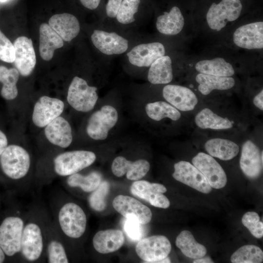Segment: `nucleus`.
Listing matches in <instances>:
<instances>
[{"instance_id":"1","label":"nucleus","mask_w":263,"mask_h":263,"mask_svg":"<svg viewBox=\"0 0 263 263\" xmlns=\"http://www.w3.org/2000/svg\"><path fill=\"white\" fill-rule=\"evenodd\" d=\"M51 218L47 210L40 204L34 205L27 211L21 238L20 262H45L46 234Z\"/></svg>"},{"instance_id":"2","label":"nucleus","mask_w":263,"mask_h":263,"mask_svg":"<svg viewBox=\"0 0 263 263\" xmlns=\"http://www.w3.org/2000/svg\"><path fill=\"white\" fill-rule=\"evenodd\" d=\"M51 207L53 222L68 246L70 240H77L83 236L87 218L80 205L66 200L60 193L53 198Z\"/></svg>"},{"instance_id":"3","label":"nucleus","mask_w":263,"mask_h":263,"mask_svg":"<svg viewBox=\"0 0 263 263\" xmlns=\"http://www.w3.org/2000/svg\"><path fill=\"white\" fill-rule=\"evenodd\" d=\"M31 167L29 153L22 147L10 144L0 155V169L4 176L21 190L28 188L26 179Z\"/></svg>"},{"instance_id":"4","label":"nucleus","mask_w":263,"mask_h":263,"mask_svg":"<svg viewBox=\"0 0 263 263\" xmlns=\"http://www.w3.org/2000/svg\"><path fill=\"white\" fill-rule=\"evenodd\" d=\"M27 211L16 209L0 223V246L6 258L19 261L22 232Z\"/></svg>"},{"instance_id":"5","label":"nucleus","mask_w":263,"mask_h":263,"mask_svg":"<svg viewBox=\"0 0 263 263\" xmlns=\"http://www.w3.org/2000/svg\"><path fill=\"white\" fill-rule=\"evenodd\" d=\"M93 151L77 150L56 155L52 160V172L55 176L67 177L79 172L93 164L96 160Z\"/></svg>"},{"instance_id":"6","label":"nucleus","mask_w":263,"mask_h":263,"mask_svg":"<svg viewBox=\"0 0 263 263\" xmlns=\"http://www.w3.org/2000/svg\"><path fill=\"white\" fill-rule=\"evenodd\" d=\"M97 88L89 86L86 81L75 76L68 88L67 99L75 110L88 112L94 107L98 99Z\"/></svg>"},{"instance_id":"7","label":"nucleus","mask_w":263,"mask_h":263,"mask_svg":"<svg viewBox=\"0 0 263 263\" xmlns=\"http://www.w3.org/2000/svg\"><path fill=\"white\" fill-rule=\"evenodd\" d=\"M242 4L240 0H222L218 4L213 3L206 16L208 26L219 31L228 22L236 20L240 16Z\"/></svg>"},{"instance_id":"8","label":"nucleus","mask_w":263,"mask_h":263,"mask_svg":"<svg viewBox=\"0 0 263 263\" xmlns=\"http://www.w3.org/2000/svg\"><path fill=\"white\" fill-rule=\"evenodd\" d=\"M116 110L112 106L104 105L94 113L89 118L86 132L90 137L96 140H105L109 131L118 120Z\"/></svg>"},{"instance_id":"9","label":"nucleus","mask_w":263,"mask_h":263,"mask_svg":"<svg viewBox=\"0 0 263 263\" xmlns=\"http://www.w3.org/2000/svg\"><path fill=\"white\" fill-rule=\"evenodd\" d=\"M171 249L169 241L163 235L143 238L135 246L138 256L146 263H159L168 256Z\"/></svg>"},{"instance_id":"10","label":"nucleus","mask_w":263,"mask_h":263,"mask_svg":"<svg viewBox=\"0 0 263 263\" xmlns=\"http://www.w3.org/2000/svg\"><path fill=\"white\" fill-rule=\"evenodd\" d=\"M113 206L123 216L141 225L147 224L151 221L152 213L150 209L133 197L118 195L113 199Z\"/></svg>"},{"instance_id":"11","label":"nucleus","mask_w":263,"mask_h":263,"mask_svg":"<svg viewBox=\"0 0 263 263\" xmlns=\"http://www.w3.org/2000/svg\"><path fill=\"white\" fill-rule=\"evenodd\" d=\"M192 163L203 174L211 188L219 189L226 185V174L213 157L204 152H199L192 158Z\"/></svg>"},{"instance_id":"12","label":"nucleus","mask_w":263,"mask_h":263,"mask_svg":"<svg viewBox=\"0 0 263 263\" xmlns=\"http://www.w3.org/2000/svg\"><path fill=\"white\" fill-rule=\"evenodd\" d=\"M172 177L177 181L186 184L203 193L210 192L212 188L203 174L190 163L181 161L174 165Z\"/></svg>"},{"instance_id":"13","label":"nucleus","mask_w":263,"mask_h":263,"mask_svg":"<svg viewBox=\"0 0 263 263\" xmlns=\"http://www.w3.org/2000/svg\"><path fill=\"white\" fill-rule=\"evenodd\" d=\"M68 246L58 231L51 217L47 230L45 262L48 263H69Z\"/></svg>"},{"instance_id":"14","label":"nucleus","mask_w":263,"mask_h":263,"mask_svg":"<svg viewBox=\"0 0 263 263\" xmlns=\"http://www.w3.org/2000/svg\"><path fill=\"white\" fill-rule=\"evenodd\" d=\"M166 191L167 188L164 185L145 180H137L131 187V192L133 195L154 207L162 208H168L170 205L169 200L163 194Z\"/></svg>"},{"instance_id":"15","label":"nucleus","mask_w":263,"mask_h":263,"mask_svg":"<svg viewBox=\"0 0 263 263\" xmlns=\"http://www.w3.org/2000/svg\"><path fill=\"white\" fill-rule=\"evenodd\" d=\"M63 102L48 96L40 97L35 103L32 114L34 124L40 128L45 127L62 113Z\"/></svg>"},{"instance_id":"16","label":"nucleus","mask_w":263,"mask_h":263,"mask_svg":"<svg viewBox=\"0 0 263 263\" xmlns=\"http://www.w3.org/2000/svg\"><path fill=\"white\" fill-rule=\"evenodd\" d=\"M13 45L16 69L21 75L27 76L32 73L36 64V56L32 39L21 36L16 39Z\"/></svg>"},{"instance_id":"17","label":"nucleus","mask_w":263,"mask_h":263,"mask_svg":"<svg viewBox=\"0 0 263 263\" xmlns=\"http://www.w3.org/2000/svg\"><path fill=\"white\" fill-rule=\"evenodd\" d=\"M91 39L94 46L106 55L121 54L127 50L129 46L128 40L114 32L95 30Z\"/></svg>"},{"instance_id":"18","label":"nucleus","mask_w":263,"mask_h":263,"mask_svg":"<svg viewBox=\"0 0 263 263\" xmlns=\"http://www.w3.org/2000/svg\"><path fill=\"white\" fill-rule=\"evenodd\" d=\"M163 96L170 104L182 112L193 110L198 101L192 90L177 85L165 86L163 89Z\"/></svg>"},{"instance_id":"19","label":"nucleus","mask_w":263,"mask_h":263,"mask_svg":"<svg viewBox=\"0 0 263 263\" xmlns=\"http://www.w3.org/2000/svg\"><path fill=\"white\" fill-rule=\"evenodd\" d=\"M234 43L237 46L255 49L263 48V22L250 23L238 28L233 36Z\"/></svg>"},{"instance_id":"20","label":"nucleus","mask_w":263,"mask_h":263,"mask_svg":"<svg viewBox=\"0 0 263 263\" xmlns=\"http://www.w3.org/2000/svg\"><path fill=\"white\" fill-rule=\"evenodd\" d=\"M261 152L251 140H246L243 145L240 166L244 174L248 178L259 177L263 171Z\"/></svg>"},{"instance_id":"21","label":"nucleus","mask_w":263,"mask_h":263,"mask_svg":"<svg viewBox=\"0 0 263 263\" xmlns=\"http://www.w3.org/2000/svg\"><path fill=\"white\" fill-rule=\"evenodd\" d=\"M165 49L161 43L153 42L137 45L127 55L132 65L139 67H149L157 58L164 56Z\"/></svg>"},{"instance_id":"22","label":"nucleus","mask_w":263,"mask_h":263,"mask_svg":"<svg viewBox=\"0 0 263 263\" xmlns=\"http://www.w3.org/2000/svg\"><path fill=\"white\" fill-rule=\"evenodd\" d=\"M111 169L113 174L118 177L126 174L128 179L137 181L142 178L148 173L150 169V164L145 159L132 162L119 156L113 160Z\"/></svg>"},{"instance_id":"23","label":"nucleus","mask_w":263,"mask_h":263,"mask_svg":"<svg viewBox=\"0 0 263 263\" xmlns=\"http://www.w3.org/2000/svg\"><path fill=\"white\" fill-rule=\"evenodd\" d=\"M44 133L51 143L62 148L68 147L73 140L70 124L60 116L45 126Z\"/></svg>"},{"instance_id":"24","label":"nucleus","mask_w":263,"mask_h":263,"mask_svg":"<svg viewBox=\"0 0 263 263\" xmlns=\"http://www.w3.org/2000/svg\"><path fill=\"white\" fill-rule=\"evenodd\" d=\"M50 26L62 38L69 42L75 38L80 31V24L74 15L69 13L57 14L49 20Z\"/></svg>"},{"instance_id":"25","label":"nucleus","mask_w":263,"mask_h":263,"mask_svg":"<svg viewBox=\"0 0 263 263\" xmlns=\"http://www.w3.org/2000/svg\"><path fill=\"white\" fill-rule=\"evenodd\" d=\"M125 241L123 233L118 229L100 230L93 238V245L99 253L107 254L118 250Z\"/></svg>"},{"instance_id":"26","label":"nucleus","mask_w":263,"mask_h":263,"mask_svg":"<svg viewBox=\"0 0 263 263\" xmlns=\"http://www.w3.org/2000/svg\"><path fill=\"white\" fill-rule=\"evenodd\" d=\"M63 45V40L49 24L43 23L40 25L39 51L43 60H51L55 50Z\"/></svg>"},{"instance_id":"27","label":"nucleus","mask_w":263,"mask_h":263,"mask_svg":"<svg viewBox=\"0 0 263 263\" xmlns=\"http://www.w3.org/2000/svg\"><path fill=\"white\" fill-rule=\"evenodd\" d=\"M184 17L180 9L172 7L169 12H165L158 17L156 22L157 30L161 34L173 36L179 34L184 25Z\"/></svg>"},{"instance_id":"28","label":"nucleus","mask_w":263,"mask_h":263,"mask_svg":"<svg viewBox=\"0 0 263 263\" xmlns=\"http://www.w3.org/2000/svg\"><path fill=\"white\" fill-rule=\"evenodd\" d=\"M205 149L210 156L225 161L234 158L240 150L239 146L235 142L220 138L207 140L205 144Z\"/></svg>"},{"instance_id":"29","label":"nucleus","mask_w":263,"mask_h":263,"mask_svg":"<svg viewBox=\"0 0 263 263\" xmlns=\"http://www.w3.org/2000/svg\"><path fill=\"white\" fill-rule=\"evenodd\" d=\"M172 78V62L169 56L164 55L161 56L150 65L148 79L151 84H168Z\"/></svg>"},{"instance_id":"30","label":"nucleus","mask_w":263,"mask_h":263,"mask_svg":"<svg viewBox=\"0 0 263 263\" xmlns=\"http://www.w3.org/2000/svg\"><path fill=\"white\" fill-rule=\"evenodd\" d=\"M65 188L68 189H79L85 193H91L102 182L101 174L96 171L83 175L78 172L66 177Z\"/></svg>"},{"instance_id":"31","label":"nucleus","mask_w":263,"mask_h":263,"mask_svg":"<svg viewBox=\"0 0 263 263\" xmlns=\"http://www.w3.org/2000/svg\"><path fill=\"white\" fill-rule=\"evenodd\" d=\"M195 79L199 84V91L204 95L209 94L214 90L230 89L235 85L234 79L231 77L217 76L199 73Z\"/></svg>"},{"instance_id":"32","label":"nucleus","mask_w":263,"mask_h":263,"mask_svg":"<svg viewBox=\"0 0 263 263\" xmlns=\"http://www.w3.org/2000/svg\"><path fill=\"white\" fill-rule=\"evenodd\" d=\"M196 125L202 129L227 130L233 127V123L227 118L221 117L209 108L201 110L194 119Z\"/></svg>"},{"instance_id":"33","label":"nucleus","mask_w":263,"mask_h":263,"mask_svg":"<svg viewBox=\"0 0 263 263\" xmlns=\"http://www.w3.org/2000/svg\"><path fill=\"white\" fill-rule=\"evenodd\" d=\"M195 68L200 73L217 76L231 77L235 73L232 65L222 57L199 61Z\"/></svg>"},{"instance_id":"34","label":"nucleus","mask_w":263,"mask_h":263,"mask_svg":"<svg viewBox=\"0 0 263 263\" xmlns=\"http://www.w3.org/2000/svg\"><path fill=\"white\" fill-rule=\"evenodd\" d=\"M175 244L184 255L191 259L204 257L207 252L206 248L197 243L192 234L187 230L181 231L178 235Z\"/></svg>"},{"instance_id":"35","label":"nucleus","mask_w":263,"mask_h":263,"mask_svg":"<svg viewBox=\"0 0 263 263\" xmlns=\"http://www.w3.org/2000/svg\"><path fill=\"white\" fill-rule=\"evenodd\" d=\"M19 72L16 69L7 68L0 66V82L2 84L0 94L7 100L15 99L18 94L17 83L19 78Z\"/></svg>"},{"instance_id":"36","label":"nucleus","mask_w":263,"mask_h":263,"mask_svg":"<svg viewBox=\"0 0 263 263\" xmlns=\"http://www.w3.org/2000/svg\"><path fill=\"white\" fill-rule=\"evenodd\" d=\"M148 116L155 121L169 118L173 121L178 120L181 114L179 111L169 103L159 101L148 103L145 107Z\"/></svg>"},{"instance_id":"37","label":"nucleus","mask_w":263,"mask_h":263,"mask_svg":"<svg viewBox=\"0 0 263 263\" xmlns=\"http://www.w3.org/2000/svg\"><path fill=\"white\" fill-rule=\"evenodd\" d=\"M230 260L233 263H261L263 261V252L256 245H245L234 252Z\"/></svg>"},{"instance_id":"38","label":"nucleus","mask_w":263,"mask_h":263,"mask_svg":"<svg viewBox=\"0 0 263 263\" xmlns=\"http://www.w3.org/2000/svg\"><path fill=\"white\" fill-rule=\"evenodd\" d=\"M140 3L141 0H123L115 17L117 20L122 24L134 21V16L138 11Z\"/></svg>"},{"instance_id":"39","label":"nucleus","mask_w":263,"mask_h":263,"mask_svg":"<svg viewBox=\"0 0 263 263\" xmlns=\"http://www.w3.org/2000/svg\"><path fill=\"white\" fill-rule=\"evenodd\" d=\"M109 183L102 181L99 186L88 197V201L91 208L96 211H102L106 207V197L109 193Z\"/></svg>"},{"instance_id":"40","label":"nucleus","mask_w":263,"mask_h":263,"mask_svg":"<svg viewBox=\"0 0 263 263\" xmlns=\"http://www.w3.org/2000/svg\"><path fill=\"white\" fill-rule=\"evenodd\" d=\"M242 222L257 238H261L263 236V223L260 221L259 215L255 212L249 211L245 213L242 218Z\"/></svg>"},{"instance_id":"41","label":"nucleus","mask_w":263,"mask_h":263,"mask_svg":"<svg viewBox=\"0 0 263 263\" xmlns=\"http://www.w3.org/2000/svg\"><path fill=\"white\" fill-rule=\"evenodd\" d=\"M15 58V51L13 44L0 30V60L13 63Z\"/></svg>"},{"instance_id":"42","label":"nucleus","mask_w":263,"mask_h":263,"mask_svg":"<svg viewBox=\"0 0 263 263\" xmlns=\"http://www.w3.org/2000/svg\"><path fill=\"white\" fill-rule=\"evenodd\" d=\"M140 225L133 220L127 219L124 224V229L130 238L134 240L141 239L142 230Z\"/></svg>"},{"instance_id":"43","label":"nucleus","mask_w":263,"mask_h":263,"mask_svg":"<svg viewBox=\"0 0 263 263\" xmlns=\"http://www.w3.org/2000/svg\"><path fill=\"white\" fill-rule=\"evenodd\" d=\"M123 0H108L106 5V13L108 17H116L117 11Z\"/></svg>"},{"instance_id":"44","label":"nucleus","mask_w":263,"mask_h":263,"mask_svg":"<svg viewBox=\"0 0 263 263\" xmlns=\"http://www.w3.org/2000/svg\"><path fill=\"white\" fill-rule=\"evenodd\" d=\"M81 4L90 10H94L99 6L101 0H79Z\"/></svg>"},{"instance_id":"45","label":"nucleus","mask_w":263,"mask_h":263,"mask_svg":"<svg viewBox=\"0 0 263 263\" xmlns=\"http://www.w3.org/2000/svg\"><path fill=\"white\" fill-rule=\"evenodd\" d=\"M254 105L260 110H263V90H262L253 98Z\"/></svg>"},{"instance_id":"46","label":"nucleus","mask_w":263,"mask_h":263,"mask_svg":"<svg viewBox=\"0 0 263 263\" xmlns=\"http://www.w3.org/2000/svg\"><path fill=\"white\" fill-rule=\"evenodd\" d=\"M8 145V141L5 133L0 129V155Z\"/></svg>"},{"instance_id":"47","label":"nucleus","mask_w":263,"mask_h":263,"mask_svg":"<svg viewBox=\"0 0 263 263\" xmlns=\"http://www.w3.org/2000/svg\"><path fill=\"white\" fill-rule=\"evenodd\" d=\"M194 263H213V262L209 257H202L198 259H196L193 262Z\"/></svg>"},{"instance_id":"48","label":"nucleus","mask_w":263,"mask_h":263,"mask_svg":"<svg viewBox=\"0 0 263 263\" xmlns=\"http://www.w3.org/2000/svg\"><path fill=\"white\" fill-rule=\"evenodd\" d=\"M6 259V256L0 246V263H3Z\"/></svg>"},{"instance_id":"49","label":"nucleus","mask_w":263,"mask_h":263,"mask_svg":"<svg viewBox=\"0 0 263 263\" xmlns=\"http://www.w3.org/2000/svg\"><path fill=\"white\" fill-rule=\"evenodd\" d=\"M7 0H0V1L3 2H5V1H7Z\"/></svg>"},{"instance_id":"50","label":"nucleus","mask_w":263,"mask_h":263,"mask_svg":"<svg viewBox=\"0 0 263 263\" xmlns=\"http://www.w3.org/2000/svg\"></svg>"}]
</instances>
